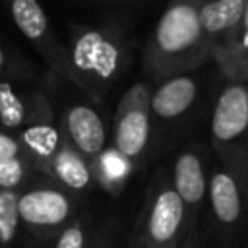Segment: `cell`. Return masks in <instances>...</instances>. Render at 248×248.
Wrapping results in <instances>:
<instances>
[{"mask_svg": "<svg viewBox=\"0 0 248 248\" xmlns=\"http://www.w3.org/2000/svg\"><path fill=\"white\" fill-rule=\"evenodd\" d=\"M70 66L78 79L93 89H105L124 68V50L118 39L99 29L76 35L70 48Z\"/></svg>", "mask_w": 248, "mask_h": 248, "instance_id": "6da1fadb", "label": "cell"}, {"mask_svg": "<svg viewBox=\"0 0 248 248\" xmlns=\"http://www.w3.org/2000/svg\"><path fill=\"white\" fill-rule=\"evenodd\" d=\"M203 39L198 8L194 4H172L157 21L153 33L155 52L163 58H184Z\"/></svg>", "mask_w": 248, "mask_h": 248, "instance_id": "7a4b0ae2", "label": "cell"}, {"mask_svg": "<svg viewBox=\"0 0 248 248\" xmlns=\"http://www.w3.org/2000/svg\"><path fill=\"white\" fill-rule=\"evenodd\" d=\"M145 87H134L126 97V110L122 108L114 126V145L124 159H136L143 153L149 134V108L145 105Z\"/></svg>", "mask_w": 248, "mask_h": 248, "instance_id": "3957f363", "label": "cell"}, {"mask_svg": "<svg viewBox=\"0 0 248 248\" xmlns=\"http://www.w3.org/2000/svg\"><path fill=\"white\" fill-rule=\"evenodd\" d=\"M248 130V87L244 83H229L219 93L213 114L211 134L219 143H232Z\"/></svg>", "mask_w": 248, "mask_h": 248, "instance_id": "277c9868", "label": "cell"}, {"mask_svg": "<svg viewBox=\"0 0 248 248\" xmlns=\"http://www.w3.org/2000/svg\"><path fill=\"white\" fill-rule=\"evenodd\" d=\"M186 205L174 188H163L151 202L147 215V236L155 248H169L182 231Z\"/></svg>", "mask_w": 248, "mask_h": 248, "instance_id": "5b68a950", "label": "cell"}, {"mask_svg": "<svg viewBox=\"0 0 248 248\" xmlns=\"http://www.w3.org/2000/svg\"><path fill=\"white\" fill-rule=\"evenodd\" d=\"M19 221L31 227H58L70 215V200L54 188H35L17 198Z\"/></svg>", "mask_w": 248, "mask_h": 248, "instance_id": "8992f818", "label": "cell"}, {"mask_svg": "<svg viewBox=\"0 0 248 248\" xmlns=\"http://www.w3.org/2000/svg\"><path fill=\"white\" fill-rule=\"evenodd\" d=\"M66 134L74 147L87 155L99 157L107 143V130L105 122L101 120L99 112L89 105H74L66 112Z\"/></svg>", "mask_w": 248, "mask_h": 248, "instance_id": "52a82bcc", "label": "cell"}, {"mask_svg": "<svg viewBox=\"0 0 248 248\" xmlns=\"http://www.w3.org/2000/svg\"><path fill=\"white\" fill-rule=\"evenodd\" d=\"M207 196L209 209L217 225L236 227L242 221L244 194L238 180L231 172H227L225 169L215 170L207 184Z\"/></svg>", "mask_w": 248, "mask_h": 248, "instance_id": "ba28073f", "label": "cell"}, {"mask_svg": "<svg viewBox=\"0 0 248 248\" xmlns=\"http://www.w3.org/2000/svg\"><path fill=\"white\" fill-rule=\"evenodd\" d=\"M198 97V83L190 76H176L163 81L151 95L149 108L161 120H172L190 110Z\"/></svg>", "mask_w": 248, "mask_h": 248, "instance_id": "9c48e42d", "label": "cell"}, {"mask_svg": "<svg viewBox=\"0 0 248 248\" xmlns=\"http://www.w3.org/2000/svg\"><path fill=\"white\" fill-rule=\"evenodd\" d=\"M172 188L186 207H198L207 194V178L200 157L194 151H182L174 161Z\"/></svg>", "mask_w": 248, "mask_h": 248, "instance_id": "30bf717a", "label": "cell"}, {"mask_svg": "<svg viewBox=\"0 0 248 248\" xmlns=\"http://www.w3.org/2000/svg\"><path fill=\"white\" fill-rule=\"evenodd\" d=\"M244 6H246L244 0H215L200 6L198 16L203 33L221 35L227 33L229 29H234L238 23H242Z\"/></svg>", "mask_w": 248, "mask_h": 248, "instance_id": "8fae6325", "label": "cell"}, {"mask_svg": "<svg viewBox=\"0 0 248 248\" xmlns=\"http://www.w3.org/2000/svg\"><path fill=\"white\" fill-rule=\"evenodd\" d=\"M52 172L64 186L72 190H85L91 182V169L87 161L72 147H60L56 151L52 157Z\"/></svg>", "mask_w": 248, "mask_h": 248, "instance_id": "7c38bea8", "label": "cell"}, {"mask_svg": "<svg viewBox=\"0 0 248 248\" xmlns=\"http://www.w3.org/2000/svg\"><path fill=\"white\" fill-rule=\"evenodd\" d=\"M12 19L17 25V29L29 39L39 41L48 31V19L43 10V6L35 0H14L12 6Z\"/></svg>", "mask_w": 248, "mask_h": 248, "instance_id": "4fadbf2b", "label": "cell"}, {"mask_svg": "<svg viewBox=\"0 0 248 248\" xmlns=\"http://www.w3.org/2000/svg\"><path fill=\"white\" fill-rule=\"evenodd\" d=\"M27 120V105L21 99V95L17 93V89L8 83V81H0V122L10 128L16 130L19 126H23V122Z\"/></svg>", "mask_w": 248, "mask_h": 248, "instance_id": "5bb4252c", "label": "cell"}, {"mask_svg": "<svg viewBox=\"0 0 248 248\" xmlns=\"http://www.w3.org/2000/svg\"><path fill=\"white\" fill-rule=\"evenodd\" d=\"M25 143L31 149L33 155L41 159H52L56 155L58 147V132L48 124H33L29 130H25Z\"/></svg>", "mask_w": 248, "mask_h": 248, "instance_id": "9a60e30c", "label": "cell"}, {"mask_svg": "<svg viewBox=\"0 0 248 248\" xmlns=\"http://www.w3.org/2000/svg\"><path fill=\"white\" fill-rule=\"evenodd\" d=\"M17 194L14 190H0V246H8L17 232Z\"/></svg>", "mask_w": 248, "mask_h": 248, "instance_id": "2e32d148", "label": "cell"}, {"mask_svg": "<svg viewBox=\"0 0 248 248\" xmlns=\"http://www.w3.org/2000/svg\"><path fill=\"white\" fill-rule=\"evenodd\" d=\"M23 178L21 159H4L0 161V190H14Z\"/></svg>", "mask_w": 248, "mask_h": 248, "instance_id": "e0dca14e", "label": "cell"}, {"mask_svg": "<svg viewBox=\"0 0 248 248\" xmlns=\"http://www.w3.org/2000/svg\"><path fill=\"white\" fill-rule=\"evenodd\" d=\"M83 246H85V242H83L81 227L79 225H72V227L62 231V234L58 236L54 248H83Z\"/></svg>", "mask_w": 248, "mask_h": 248, "instance_id": "ac0fdd59", "label": "cell"}, {"mask_svg": "<svg viewBox=\"0 0 248 248\" xmlns=\"http://www.w3.org/2000/svg\"><path fill=\"white\" fill-rule=\"evenodd\" d=\"M19 153H21L19 143L12 136L0 132V161H4V159H19Z\"/></svg>", "mask_w": 248, "mask_h": 248, "instance_id": "d6986e66", "label": "cell"}, {"mask_svg": "<svg viewBox=\"0 0 248 248\" xmlns=\"http://www.w3.org/2000/svg\"><path fill=\"white\" fill-rule=\"evenodd\" d=\"M194 232H196V231H190V234H188V238H186V242H184L182 248H200V246H198V236H196Z\"/></svg>", "mask_w": 248, "mask_h": 248, "instance_id": "ffe728a7", "label": "cell"}, {"mask_svg": "<svg viewBox=\"0 0 248 248\" xmlns=\"http://www.w3.org/2000/svg\"><path fill=\"white\" fill-rule=\"evenodd\" d=\"M242 29L248 31V2L244 6V16H242Z\"/></svg>", "mask_w": 248, "mask_h": 248, "instance_id": "44dd1931", "label": "cell"}, {"mask_svg": "<svg viewBox=\"0 0 248 248\" xmlns=\"http://www.w3.org/2000/svg\"><path fill=\"white\" fill-rule=\"evenodd\" d=\"M6 66V54H4V48H2V45H0V70Z\"/></svg>", "mask_w": 248, "mask_h": 248, "instance_id": "7402d4cb", "label": "cell"}]
</instances>
